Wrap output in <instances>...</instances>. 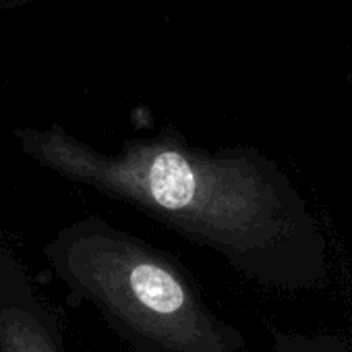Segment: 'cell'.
Listing matches in <instances>:
<instances>
[{
    "label": "cell",
    "mask_w": 352,
    "mask_h": 352,
    "mask_svg": "<svg viewBox=\"0 0 352 352\" xmlns=\"http://www.w3.org/2000/svg\"><path fill=\"white\" fill-rule=\"evenodd\" d=\"M13 135L40 166L137 208L259 286L296 292L327 276L317 216L286 172L253 147L208 151L162 133L106 153L60 124Z\"/></svg>",
    "instance_id": "obj_1"
},
{
    "label": "cell",
    "mask_w": 352,
    "mask_h": 352,
    "mask_svg": "<svg viewBox=\"0 0 352 352\" xmlns=\"http://www.w3.org/2000/svg\"><path fill=\"white\" fill-rule=\"evenodd\" d=\"M44 257L135 352H247L183 265L100 216L65 226Z\"/></svg>",
    "instance_id": "obj_2"
},
{
    "label": "cell",
    "mask_w": 352,
    "mask_h": 352,
    "mask_svg": "<svg viewBox=\"0 0 352 352\" xmlns=\"http://www.w3.org/2000/svg\"><path fill=\"white\" fill-rule=\"evenodd\" d=\"M0 352H67L56 315L38 296L32 278L0 236Z\"/></svg>",
    "instance_id": "obj_3"
}]
</instances>
